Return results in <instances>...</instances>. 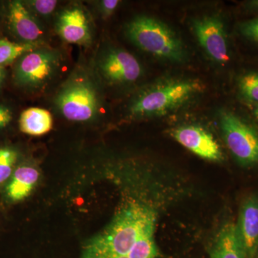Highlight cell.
Listing matches in <instances>:
<instances>
[{"mask_svg": "<svg viewBox=\"0 0 258 258\" xmlns=\"http://www.w3.org/2000/svg\"><path fill=\"white\" fill-rule=\"evenodd\" d=\"M156 213L139 203L123 207L101 234L85 246L82 254L93 256H126L142 237L154 234ZM129 258V257H128Z\"/></svg>", "mask_w": 258, "mask_h": 258, "instance_id": "6da1fadb", "label": "cell"}, {"mask_svg": "<svg viewBox=\"0 0 258 258\" xmlns=\"http://www.w3.org/2000/svg\"><path fill=\"white\" fill-rule=\"evenodd\" d=\"M203 90L199 80H164L139 91L129 103L128 112L134 118L166 115L184 106Z\"/></svg>", "mask_w": 258, "mask_h": 258, "instance_id": "7a4b0ae2", "label": "cell"}, {"mask_svg": "<svg viewBox=\"0 0 258 258\" xmlns=\"http://www.w3.org/2000/svg\"><path fill=\"white\" fill-rule=\"evenodd\" d=\"M125 35L136 46L162 60L183 62L187 52L175 32L161 20L139 15L125 26Z\"/></svg>", "mask_w": 258, "mask_h": 258, "instance_id": "3957f363", "label": "cell"}, {"mask_svg": "<svg viewBox=\"0 0 258 258\" xmlns=\"http://www.w3.org/2000/svg\"><path fill=\"white\" fill-rule=\"evenodd\" d=\"M57 109L66 119L88 121L98 113L99 94L89 76L76 74L68 80L55 98Z\"/></svg>", "mask_w": 258, "mask_h": 258, "instance_id": "277c9868", "label": "cell"}, {"mask_svg": "<svg viewBox=\"0 0 258 258\" xmlns=\"http://www.w3.org/2000/svg\"><path fill=\"white\" fill-rule=\"evenodd\" d=\"M61 62L58 51L37 47L19 58L13 73L15 82L28 89L45 87L57 75Z\"/></svg>", "mask_w": 258, "mask_h": 258, "instance_id": "5b68a950", "label": "cell"}, {"mask_svg": "<svg viewBox=\"0 0 258 258\" xmlns=\"http://www.w3.org/2000/svg\"><path fill=\"white\" fill-rule=\"evenodd\" d=\"M222 135L229 150L243 166L258 164V132L235 113L223 111L220 115Z\"/></svg>", "mask_w": 258, "mask_h": 258, "instance_id": "8992f818", "label": "cell"}, {"mask_svg": "<svg viewBox=\"0 0 258 258\" xmlns=\"http://www.w3.org/2000/svg\"><path fill=\"white\" fill-rule=\"evenodd\" d=\"M98 72L112 84H130L138 81L143 69L130 52L120 48H109L100 56L97 62Z\"/></svg>", "mask_w": 258, "mask_h": 258, "instance_id": "52a82bcc", "label": "cell"}, {"mask_svg": "<svg viewBox=\"0 0 258 258\" xmlns=\"http://www.w3.org/2000/svg\"><path fill=\"white\" fill-rule=\"evenodd\" d=\"M191 28L197 40L211 60L225 64L230 59L225 25L221 19L205 15L194 19Z\"/></svg>", "mask_w": 258, "mask_h": 258, "instance_id": "ba28073f", "label": "cell"}, {"mask_svg": "<svg viewBox=\"0 0 258 258\" xmlns=\"http://www.w3.org/2000/svg\"><path fill=\"white\" fill-rule=\"evenodd\" d=\"M171 135L178 143L198 157L214 161L223 159L220 145L213 136L202 127L182 125L173 129Z\"/></svg>", "mask_w": 258, "mask_h": 258, "instance_id": "9c48e42d", "label": "cell"}, {"mask_svg": "<svg viewBox=\"0 0 258 258\" xmlns=\"http://www.w3.org/2000/svg\"><path fill=\"white\" fill-rule=\"evenodd\" d=\"M235 226L247 258L255 257L258 252L257 195H250L244 200Z\"/></svg>", "mask_w": 258, "mask_h": 258, "instance_id": "30bf717a", "label": "cell"}, {"mask_svg": "<svg viewBox=\"0 0 258 258\" xmlns=\"http://www.w3.org/2000/svg\"><path fill=\"white\" fill-rule=\"evenodd\" d=\"M56 28L61 38L69 43L88 46L92 41L89 21L81 8L74 7L63 10Z\"/></svg>", "mask_w": 258, "mask_h": 258, "instance_id": "8fae6325", "label": "cell"}, {"mask_svg": "<svg viewBox=\"0 0 258 258\" xmlns=\"http://www.w3.org/2000/svg\"><path fill=\"white\" fill-rule=\"evenodd\" d=\"M8 22L12 31L24 42L36 43L43 35V30L40 24L21 2L10 3Z\"/></svg>", "mask_w": 258, "mask_h": 258, "instance_id": "7c38bea8", "label": "cell"}, {"mask_svg": "<svg viewBox=\"0 0 258 258\" xmlns=\"http://www.w3.org/2000/svg\"><path fill=\"white\" fill-rule=\"evenodd\" d=\"M40 173L30 164L18 166L13 171L5 187V198L11 203H18L28 198L36 186Z\"/></svg>", "mask_w": 258, "mask_h": 258, "instance_id": "4fadbf2b", "label": "cell"}, {"mask_svg": "<svg viewBox=\"0 0 258 258\" xmlns=\"http://www.w3.org/2000/svg\"><path fill=\"white\" fill-rule=\"evenodd\" d=\"M211 258H247L235 223L228 222L219 231L212 247Z\"/></svg>", "mask_w": 258, "mask_h": 258, "instance_id": "5bb4252c", "label": "cell"}, {"mask_svg": "<svg viewBox=\"0 0 258 258\" xmlns=\"http://www.w3.org/2000/svg\"><path fill=\"white\" fill-rule=\"evenodd\" d=\"M19 123L23 133L42 136L52 129V117L50 112L43 108H30L22 113Z\"/></svg>", "mask_w": 258, "mask_h": 258, "instance_id": "9a60e30c", "label": "cell"}, {"mask_svg": "<svg viewBox=\"0 0 258 258\" xmlns=\"http://www.w3.org/2000/svg\"><path fill=\"white\" fill-rule=\"evenodd\" d=\"M37 47V43H17L2 39L0 40V66L5 67Z\"/></svg>", "mask_w": 258, "mask_h": 258, "instance_id": "2e32d148", "label": "cell"}, {"mask_svg": "<svg viewBox=\"0 0 258 258\" xmlns=\"http://www.w3.org/2000/svg\"><path fill=\"white\" fill-rule=\"evenodd\" d=\"M18 153L9 147L0 148V184L11 177L18 161Z\"/></svg>", "mask_w": 258, "mask_h": 258, "instance_id": "e0dca14e", "label": "cell"}, {"mask_svg": "<svg viewBox=\"0 0 258 258\" xmlns=\"http://www.w3.org/2000/svg\"><path fill=\"white\" fill-rule=\"evenodd\" d=\"M239 88L246 99L258 103V72L242 76L239 81Z\"/></svg>", "mask_w": 258, "mask_h": 258, "instance_id": "ac0fdd59", "label": "cell"}, {"mask_svg": "<svg viewBox=\"0 0 258 258\" xmlns=\"http://www.w3.org/2000/svg\"><path fill=\"white\" fill-rule=\"evenodd\" d=\"M29 8L37 14L47 16L53 13L57 5L55 0H32L27 2Z\"/></svg>", "mask_w": 258, "mask_h": 258, "instance_id": "d6986e66", "label": "cell"}, {"mask_svg": "<svg viewBox=\"0 0 258 258\" xmlns=\"http://www.w3.org/2000/svg\"><path fill=\"white\" fill-rule=\"evenodd\" d=\"M239 28L241 34L247 40L258 43V18L241 23Z\"/></svg>", "mask_w": 258, "mask_h": 258, "instance_id": "ffe728a7", "label": "cell"}, {"mask_svg": "<svg viewBox=\"0 0 258 258\" xmlns=\"http://www.w3.org/2000/svg\"><path fill=\"white\" fill-rule=\"evenodd\" d=\"M120 4L118 0H103L98 3V10L103 18H108L115 13Z\"/></svg>", "mask_w": 258, "mask_h": 258, "instance_id": "44dd1931", "label": "cell"}, {"mask_svg": "<svg viewBox=\"0 0 258 258\" xmlns=\"http://www.w3.org/2000/svg\"><path fill=\"white\" fill-rule=\"evenodd\" d=\"M13 112L8 107L0 105V129L5 128L13 120Z\"/></svg>", "mask_w": 258, "mask_h": 258, "instance_id": "7402d4cb", "label": "cell"}, {"mask_svg": "<svg viewBox=\"0 0 258 258\" xmlns=\"http://www.w3.org/2000/svg\"><path fill=\"white\" fill-rule=\"evenodd\" d=\"M6 74L7 72L5 67L0 66V86H1L3 83L4 82L5 77H6Z\"/></svg>", "mask_w": 258, "mask_h": 258, "instance_id": "603a6c76", "label": "cell"}, {"mask_svg": "<svg viewBox=\"0 0 258 258\" xmlns=\"http://www.w3.org/2000/svg\"><path fill=\"white\" fill-rule=\"evenodd\" d=\"M249 5L252 8H254V9L258 10V0H255V1H252L249 3Z\"/></svg>", "mask_w": 258, "mask_h": 258, "instance_id": "cb8c5ba5", "label": "cell"}, {"mask_svg": "<svg viewBox=\"0 0 258 258\" xmlns=\"http://www.w3.org/2000/svg\"><path fill=\"white\" fill-rule=\"evenodd\" d=\"M254 114L255 115L256 118L258 120V107L255 108V110L254 111Z\"/></svg>", "mask_w": 258, "mask_h": 258, "instance_id": "d4e9b609", "label": "cell"}]
</instances>
